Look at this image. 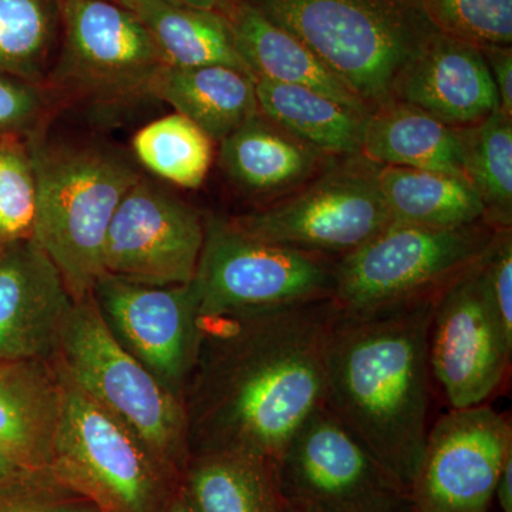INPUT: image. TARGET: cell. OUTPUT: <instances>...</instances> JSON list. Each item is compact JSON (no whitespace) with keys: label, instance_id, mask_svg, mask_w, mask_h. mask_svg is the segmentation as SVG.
<instances>
[{"label":"cell","instance_id":"cell-1","mask_svg":"<svg viewBox=\"0 0 512 512\" xmlns=\"http://www.w3.org/2000/svg\"><path fill=\"white\" fill-rule=\"evenodd\" d=\"M332 299L202 319L184 393L190 457L231 451L275 467L303 423L325 406Z\"/></svg>","mask_w":512,"mask_h":512},{"label":"cell","instance_id":"cell-2","mask_svg":"<svg viewBox=\"0 0 512 512\" xmlns=\"http://www.w3.org/2000/svg\"><path fill=\"white\" fill-rule=\"evenodd\" d=\"M434 305L339 312L328 349L326 409L409 490L430 429Z\"/></svg>","mask_w":512,"mask_h":512},{"label":"cell","instance_id":"cell-3","mask_svg":"<svg viewBox=\"0 0 512 512\" xmlns=\"http://www.w3.org/2000/svg\"><path fill=\"white\" fill-rule=\"evenodd\" d=\"M36 180L32 239L59 269L74 301L92 295L104 274L114 212L140 174L124 154L94 143H29Z\"/></svg>","mask_w":512,"mask_h":512},{"label":"cell","instance_id":"cell-4","mask_svg":"<svg viewBox=\"0 0 512 512\" xmlns=\"http://www.w3.org/2000/svg\"><path fill=\"white\" fill-rule=\"evenodd\" d=\"M309 47L370 110L392 101L406 60L436 32L420 0H244Z\"/></svg>","mask_w":512,"mask_h":512},{"label":"cell","instance_id":"cell-5","mask_svg":"<svg viewBox=\"0 0 512 512\" xmlns=\"http://www.w3.org/2000/svg\"><path fill=\"white\" fill-rule=\"evenodd\" d=\"M497 231L485 221L454 228L392 222L336 259L332 301L345 316L437 301L483 258Z\"/></svg>","mask_w":512,"mask_h":512},{"label":"cell","instance_id":"cell-6","mask_svg":"<svg viewBox=\"0 0 512 512\" xmlns=\"http://www.w3.org/2000/svg\"><path fill=\"white\" fill-rule=\"evenodd\" d=\"M53 363L123 421L161 466L181 481L190 460L184 404L114 339L92 295L74 301Z\"/></svg>","mask_w":512,"mask_h":512},{"label":"cell","instance_id":"cell-7","mask_svg":"<svg viewBox=\"0 0 512 512\" xmlns=\"http://www.w3.org/2000/svg\"><path fill=\"white\" fill-rule=\"evenodd\" d=\"M57 372L63 402L50 464L56 483L103 512H164L181 481L123 421Z\"/></svg>","mask_w":512,"mask_h":512},{"label":"cell","instance_id":"cell-8","mask_svg":"<svg viewBox=\"0 0 512 512\" xmlns=\"http://www.w3.org/2000/svg\"><path fill=\"white\" fill-rule=\"evenodd\" d=\"M59 9L63 43L46 89L94 109L153 99L154 83L167 64L130 9L116 0H59Z\"/></svg>","mask_w":512,"mask_h":512},{"label":"cell","instance_id":"cell-9","mask_svg":"<svg viewBox=\"0 0 512 512\" xmlns=\"http://www.w3.org/2000/svg\"><path fill=\"white\" fill-rule=\"evenodd\" d=\"M228 222L248 237L338 259L393 220L380 191L377 164L359 154L333 158L299 190Z\"/></svg>","mask_w":512,"mask_h":512},{"label":"cell","instance_id":"cell-10","mask_svg":"<svg viewBox=\"0 0 512 512\" xmlns=\"http://www.w3.org/2000/svg\"><path fill=\"white\" fill-rule=\"evenodd\" d=\"M335 266L332 256L269 244L210 218L194 278L201 319L328 301Z\"/></svg>","mask_w":512,"mask_h":512},{"label":"cell","instance_id":"cell-11","mask_svg":"<svg viewBox=\"0 0 512 512\" xmlns=\"http://www.w3.org/2000/svg\"><path fill=\"white\" fill-rule=\"evenodd\" d=\"M288 507L303 512H413L409 488L325 406L312 414L276 461Z\"/></svg>","mask_w":512,"mask_h":512},{"label":"cell","instance_id":"cell-12","mask_svg":"<svg viewBox=\"0 0 512 512\" xmlns=\"http://www.w3.org/2000/svg\"><path fill=\"white\" fill-rule=\"evenodd\" d=\"M92 296L114 339L183 402L202 333L195 282L150 286L104 272Z\"/></svg>","mask_w":512,"mask_h":512},{"label":"cell","instance_id":"cell-13","mask_svg":"<svg viewBox=\"0 0 512 512\" xmlns=\"http://www.w3.org/2000/svg\"><path fill=\"white\" fill-rule=\"evenodd\" d=\"M512 424L487 403L451 409L427 433L410 485L413 512H488L505 460Z\"/></svg>","mask_w":512,"mask_h":512},{"label":"cell","instance_id":"cell-14","mask_svg":"<svg viewBox=\"0 0 512 512\" xmlns=\"http://www.w3.org/2000/svg\"><path fill=\"white\" fill-rule=\"evenodd\" d=\"M483 258L441 293L431 318V377L451 409L487 403L510 372L512 346L488 302Z\"/></svg>","mask_w":512,"mask_h":512},{"label":"cell","instance_id":"cell-15","mask_svg":"<svg viewBox=\"0 0 512 512\" xmlns=\"http://www.w3.org/2000/svg\"><path fill=\"white\" fill-rule=\"evenodd\" d=\"M204 239L197 208L140 177L110 222L104 272L150 286L190 284Z\"/></svg>","mask_w":512,"mask_h":512},{"label":"cell","instance_id":"cell-16","mask_svg":"<svg viewBox=\"0 0 512 512\" xmlns=\"http://www.w3.org/2000/svg\"><path fill=\"white\" fill-rule=\"evenodd\" d=\"M0 252V362L53 360L74 299L32 238Z\"/></svg>","mask_w":512,"mask_h":512},{"label":"cell","instance_id":"cell-17","mask_svg":"<svg viewBox=\"0 0 512 512\" xmlns=\"http://www.w3.org/2000/svg\"><path fill=\"white\" fill-rule=\"evenodd\" d=\"M392 101L410 104L457 128L476 126L500 110L480 47L439 30L414 50L397 73Z\"/></svg>","mask_w":512,"mask_h":512},{"label":"cell","instance_id":"cell-18","mask_svg":"<svg viewBox=\"0 0 512 512\" xmlns=\"http://www.w3.org/2000/svg\"><path fill=\"white\" fill-rule=\"evenodd\" d=\"M218 144L220 164L229 180L271 202L299 190L335 158L293 136L261 111Z\"/></svg>","mask_w":512,"mask_h":512},{"label":"cell","instance_id":"cell-19","mask_svg":"<svg viewBox=\"0 0 512 512\" xmlns=\"http://www.w3.org/2000/svg\"><path fill=\"white\" fill-rule=\"evenodd\" d=\"M62 402L53 360L0 362V446L29 470L50 474Z\"/></svg>","mask_w":512,"mask_h":512},{"label":"cell","instance_id":"cell-20","mask_svg":"<svg viewBox=\"0 0 512 512\" xmlns=\"http://www.w3.org/2000/svg\"><path fill=\"white\" fill-rule=\"evenodd\" d=\"M242 62L255 80L308 87L362 114L372 110L298 37L276 25L244 0L224 13Z\"/></svg>","mask_w":512,"mask_h":512},{"label":"cell","instance_id":"cell-21","mask_svg":"<svg viewBox=\"0 0 512 512\" xmlns=\"http://www.w3.org/2000/svg\"><path fill=\"white\" fill-rule=\"evenodd\" d=\"M360 156L379 165L466 178L463 128L400 101L377 107L366 117Z\"/></svg>","mask_w":512,"mask_h":512},{"label":"cell","instance_id":"cell-22","mask_svg":"<svg viewBox=\"0 0 512 512\" xmlns=\"http://www.w3.org/2000/svg\"><path fill=\"white\" fill-rule=\"evenodd\" d=\"M153 99L170 104L214 143L259 113L254 79L222 64L165 66L154 83Z\"/></svg>","mask_w":512,"mask_h":512},{"label":"cell","instance_id":"cell-23","mask_svg":"<svg viewBox=\"0 0 512 512\" xmlns=\"http://www.w3.org/2000/svg\"><path fill=\"white\" fill-rule=\"evenodd\" d=\"M116 2L130 9L146 26L167 66L222 64L249 74L222 13L194 8L177 0Z\"/></svg>","mask_w":512,"mask_h":512},{"label":"cell","instance_id":"cell-24","mask_svg":"<svg viewBox=\"0 0 512 512\" xmlns=\"http://www.w3.org/2000/svg\"><path fill=\"white\" fill-rule=\"evenodd\" d=\"M181 485L195 512H285L274 466L247 454H194Z\"/></svg>","mask_w":512,"mask_h":512},{"label":"cell","instance_id":"cell-25","mask_svg":"<svg viewBox=\"0 0 512 512\" xmlns=\"http://www.w3.org/2000/svg\"><path fill=\"white\" fill-rule=\"evenodd\" d=\"M258 109L329 157L359 156L366 117L325 94L293 84L255 80Z\"/></svg>","mask_w":512,"mask_h":512},{"label":"cell","instance_id":"cell-26","mask_svg":"<svg viewBox=\"0 0 512 512\" xmlns=\"http://www.w3.org/2000/svg\"><path fill=\"white\" fill-rule=\"evenodd\" d=\"M377 180L393 222L454 228L485 221L480 195L460 175L377 164Z\"/></svg>","mask_w":512,"mask_h":512},{"label":"cell","instance_id":"cell-27","mask_svg":"<svg viewBox=\"0 0 512 512\" xmlns=\"http://www.w3.org/2000/svg\"><path fill=\"white\" fill-rule=\"evenodd\" d=\"M464 175L480 195L485 222L512 225V117L501 110L476 126L464 127Z\"/></svg>","mask_w":512,"mask_h":512},{"label":"cell","instance_id":"cell-28","mask_svg":"<svg viewBox=\"0 0 512 512\" xmlns=\"http://www.w3.org/2000/svg\"><path fill=\"white\" fill-rule=\"evenodd\" d=\"M59 23V0H0V70L42 86Z\"/></svg>","mask_w":512,"mask_h":512},{"label":"cell","instance_id":"cell-29","mask_svg":"<svg viewBox=\"0 0 512 512\" xmlns=\"http://www.w3.org/2000/svg\"><path fill=\"white\" fill-rule=\"evenodd\" d=\"M134 154L151 173L178 187L198 188L214 158V141L187 117L151 121L133 138Z\"/></svg>","mask_w":512,"mask_h":512},{"label":"cell","instance_id":"cell-30","mask_svg":"<svg viewBox=\"0 0 512 512\" xmlns=\"http://www.w3.org/2000/svg\"><path fill=\"white\" fill-rule=\"evenodd\" d=\"M443 35L480 47L512 45V0H420Z\"/></svg>","mask_w":512,"mask_h":512},{"label":"cell","instance_id":"cell-31","mask_svg":"<svg viewBox=\"0 0 512 512\" xmlns=\"http://www.w3.org/2000/svg\"><path fill=\"white\" fill-rule=\"evenodd\" d=\"M36 180L29 148L0 141V242L32 238Z\"/></svg>","mask_w":512,"mask_h":512},{"label":"cell","instance_id":"cell-32","mask_svg":"<svg viewBox=\"0 0 512 512\" xmlns=\"http://www.w3.org/2000/svg\"><path fill=\"white\" fill-rule=\"evenodd\" d=\"M481 269L488 302L505 340L512 346V228L495 232Z\"/></svg>","mask_w":512,"mask_h":512},{"label":"cell","instance_id":"cell-33","mask_svg":"<svg viewBox=\"0 0 512 512\" xmlns=\"http://www.w3.org/2000/svg\"><path fill=\"white\" fill-rule=\"evenodd\" d=\"M43 90L45 87L23 80L13 82L0 77V141L37 127L49 107V97Z\"/></svg>","mask_w":512,"mask_h":512},{"label":"cell","instance_id":"cell-34","mask_svg":"<svg viewBox=\"0 0 512 512\" xmlns=\"http://www.w3.org/2000/svg\"><path fill=\"white\" fill-rule=\"evenodd\" d=\"M0 512H103L92 501L62 487L0 495Z\"/></svg>","mask_w":512,"mask_h":512},{"label":"cell","instance_id":"cell-35","mask_svg":"<svg viewBox=\"0 0 512 512\" xmlns=\"http://www.w3.org/2000/svg\"><path fill=\"white\" fill-rule=\"evenodd\" d=\"M60 487L55 478L46 473H36L18 463L0 446V495L22 493L36 488Z\"/></svg>","mask_w":512,"mask_h":512},{"label":"cell","instance_id":"cell-36","mask_svg":"<svg viewBox=\"0 0 512 512\" xmlns=\"http://www.w3.org/2000/svg\"><path fill=\"white\" fill-rule=\"evenodd\" d=\"M481 52L497 89L500 110L512 117V47H484Z\"/></svg>","mask_w":512,"mask_h":512},{"label":"cell","instance_id":"cell-37","mask_svg":"<svg viewBox=\"0 0 512 512\" xmlns=\"http://www.w3.org/2000/svg\"><path fill=\"white\" fill-rule=\"evenodd\" d=\"M494 498L503 512H512V454L505 460L495 485Z\"/></svg>","mask_w":512,"mask_h":512},{"label":"cell","instance_id":"cell-38","mask_svg":"<svg viewBox=\"0 0 512 512\" xmlns=\"http://www.w3.org/2000/svg\"><path fill=\"white\" fill-rule=\"evenodd\" d=\"M164 512H195L181 483L178 484L177 488H175Z\"/></svg>","mask_w":512,"mask_h":512},{"label":"cell","instance_id":"cell-39","mask_svg":"<svg viewBox=\"0 0 512 512\" xmlns=\"http://www.w3.org/2000/svg\"><path fill=\"white\" fill-rule=\"evenodd\" d=\"M177 2L194 6V8L214 10V12L222 13V15H224L234 0H177Z\"/></svg>","mask_w":512,"mask_h":512},{"label":"cell","instance_id":"cell-40","mask_svg":"<svg viewBox=\"0 0 512 512\" xmlns=\"http://www.w3.org/2000/svg\"><path fill=\"white\" fill-rule=\"evenodd\" d=\"M285 512H303L299 510H295V508L288 507V505H285Z\"/></svg>","mask_w":512,"mask_h":512}]
</instances>
